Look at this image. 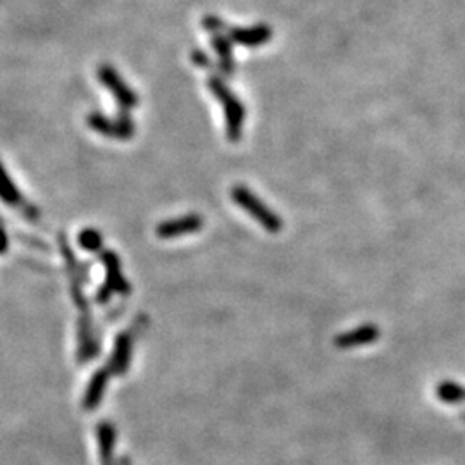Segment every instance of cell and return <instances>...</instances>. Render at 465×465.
Returning <instances> with one entry per match:
<instances>
[{
	"label": "cell",
	"mask_w": 465,
	"mask_h": 465,
	"mask_svg": "<svg viewBox=\"0 0 465 465\" xmlns=\"http://www.w3.org/2000/svg\"><path fill=\"white\" fill-rule=\"evenodd\" d=\"M207 87H209L212 95L219 100V104L223 105L224 119H226V138L232 144H236V141L242 140L245 117H247L243 102L236 97V93L228 87L226 81L219 76H209Z\"/></svg>",
	"instance_id": "6da1fadb"
},
{
	"label": "cell",
	"mask_w": 465,
	"mask_h": 465,
	"mask_svg": "<svg viewBox=\"0 0 465 465\" xmlns=\"http://www.w3.org/2000/svg\"><path fill=\"white\" fill-rule=\"evenodd\" d=\"M231 198L238 207H242L245 212L252 215L264 230L269 232H279L281 228L284 226L283 219L276 214L271 207H267L250 188L245 185H236L231 190Z\"/></svg>",
	"instance_id": "7a4b0ae2"
},
{
	"label": "cell",
	"mask_w": 465,
	"mask_h": 465,
	"mask_svg": "<svg viewBox=\"0 0 465 465\" xmlns=\"http://www.w3.org/2000/svg\"><path fill=\"white\" fill-rule=\"evenodd\" d=\"M99 80H100V83L112 93L114 99H116L117 104L121 105L122 111H132V109L137 107L138 105L137 92H134L132 87L126 85V81L122 80L121 75L116 71V69L109 66V64L100 66L99 68Z\"/></svg>",
	"instance_id": "3957f363"
},
{
	"label": "cell",
	"mask_w": 465,
	"mask_h": 465,
	"mask_svg": "<svg viewBox=\"0 0 465 465\" xmlns=\"http://www.w3.org/2000/svg\"><path fill=\"white\" fill-rule=\"evenodd\" d=\"M88 124L104 137L116 138V140H129L134 134V122L128 111H122L116 119L105 117L102 114H92L88 116Z\"/></svg>",
	"instance_id": "277c9868"
},
{
	"label": "cell",
	"mask_w": 465,
	"mask_h": 465,
	"mask_svg": "<svg viewBox=\"0 0 465 465\" xmlns=\"http://www.w3.org/2000/svg\"><path fill=\"white\" fill-rule=\"evenodd\" d=\"M203 228V218L198 214H188L181 215L178 219H167V221L161 223L157 228H155V232H157L159 238L162 240H173L179 238V236L193 235L198 230Z\"/></svg>",
	"instance_id": "5b68a950"
},
{
	"label": "cell",
	"mask_w": 465,
	"mask_h": 465,
	"mask_svg": "<svg viewBox=\"0 0 465 465\" xmlns=\"http://www.w3.org/2000/svg\"><path fill=\"white\" fill-rule=\"evenodd\" d=\"M224 33L232 43L243 45V47H260V45L267 43L272 36V28L267 24H257L250 28H235L226 26Z\"/></svg>",
	"instance_id": "8992f818"
},
{
	"label": "cell",
	"mask_w": 465,
	"mask_h": 465,
	"mask_svg": "<svg viewBox=\"0 0 465 465\" xmlns=\"http://www.w3.org/2000/svg\"><path fill=\"white\" fill-rule=\"evenodd\" d=\"M381 336V331L378 329V326L374 324H364L358 326L357 329L353 331H346L340 336L334 338V345L338 348H355V346H362V345H370Z\"/></svg>",
	"instance_id": "52a82bcc"
},
{
	"label": "cell",
	"mask_w": 465,
	"mask_h": 465,
	"mask_svg": "<svg viewBox=\"0 0 465 465\" xmlns=\"http://www.w3.org/2000/svg\"><path fill=\"white\" fill-rule=\"evenodd\" d=\"M102 262H104L105 271H107V284H105V288L117 293H128L129 287L121 274L119 257H116V254H112V252H105L102 255Z\"/></svg>",
	"instance_id": "ba28073f"
},
{
	"label": "cell",
	"mask_w": 465,
	"mask_h": 465,
	"mask_svg": "<svg viewBox=\"0 0 465 465\" xmlns=\"http://www.w3.org/2000/svg\"><path fill=\"white\" fill-rule=\"evenodd\" d=\"M212 47L218 52L219 57V68L226 75H232L235 73V57H232V42L228 38L226 33H215L210 38Z\"/></svg>",
	"instance_id": "9c48e42d"
},
{
	"label": "cell",
	"mask_w": 465,
	"mask_h": 465,
	"mask_svg": "<svg viewBox=\"0 0 465 465\" xmlns=\"http://www.w3.org/2000/svg\"><path fill=\"white\" fill-rule=\"evenodd\" d=\"M107 381H109V370L107 369H100L93 374L92 381L87 388V393H85V409L92 410L95 409L97 405L100 403L102 397L105 393V388H107Z\"/></svg>",
	"instance_id": "30bf717a"
},
{
	"label": "cell",
	"mask_w": 465,
	"mask_h": 465,
	"mask_svg": "<svg viewBox=\"0 0 465 465\" xmlns=\"http://www.w3.org/2000/svg\"><path fill=\"white\" fill-rule=\"evenodd\" d=\"M129 353H132V338H129L126 333H122L116 338V345H114V352L111 357L112 373L122 374L126 369H128Z\"/></svg>",
	"instance_id": "8fae6325"
},
{
	"label": "cell",
	"mask_w": 465,
	"mask_h": 465,
	"mask_svg": "<svg viewBox=\"0 0 465 465\" xmlns=\"http://www.w3.org/2000/svg\"><path fill=\"white\" fill-rule=\"evenodd\" d=\"M97 438H99V451L102 465H112V450L116 444V431L109 422H100L97 429Z\"/></svg>",
	"instance_id": "7c38bea8"
},
{
	"label": "cell",
	"mask_w": 465,
	"mask_h": 465,
	"mask_svg": "<svg viewBox=\"0 0 465 465\" xmlns=\"http://www.w3.org/2000/svg\"><path fill=\"white\" fill-rule=\"evenodd\" d=\"M436 395L444 403H459L465 400V390L462 386L455 385L451 381H443L442 385L436 388Z\"/></svg>",
	"instance_id": "4fadbf2b"
},
{
	"label": "cell",
	"mask_w": 465,
	"mask_h": 465,
	"mask_svg": "<svg viewBox=\"0 0 465 465\" xmlns=\"http://www.w3.org/2000/svg\"><path fill=\"white\" fill-rule=\"evenodd\" d=\"M0 198H2L4 202L11 203V205H18V202L21 200L18 190H16L14 183H12L11 178L7 176L2 166H0Z\"/></svg>",
	"instance_id": "5bb4252c"
},
{
	"label": "cell",
	"mask_w": 465,
	"mask_h": 465,
	"mask_svg": "<svg viewBox=\"0 0 465 465\" xmlns=\"http://www.w3.org/2000/svg\"><path fill=\"white\" fill-rule=\"evenodd\" d=\"M102 242H104V238H102V235L97 230H83V232L80 235V245L85 250H100Z\"/></svg>",
	"instance_id": "9a60e30c"
},
{
	"label": "cell",
	"mask_w": 465,
	"mask_h": 465,
	"mask_svg": "<svg viewBox=\"0 0 465 465\" xmlns=\"http://www.w3.org/2000/svg\"><path fill=\"white\" fill-rule=\"evenodd\" d=\"M202 24H203V28H205V30L212 35L224 33V30H226V26H228V24L224 23L223 19L218 18V16H205V18H203Z\"/></svg>",
	"instance_id": "2e32d148"
},
{
	"label": "cell",
	"mask_w": 465,
	"mask_h": 465,
	"mask_svg": "<svg viewBox=\"0 0 465 465\" xmlns=\"http://www.w3.org/2000/svg\"><path fill=\"white\" fill-rule=\"evenodd\" d=\"M191 60H193L198 68H210V59L207 57L205 52H202V50H193V54H191Z\"/></svg>",
	"instance_id": "e0dca14e"
},
{
	"label": "cell",
	"mask_w": 465,
	"mask_h": 465,
	"mask_svg": "<svg viewBox=\"0 0 465 465\" xmlns=\"http://www.w3.org/2000/svg\"><path fill=\"white\" fill-rule=\"evenodd\" d=\"M4 248H6V236H4V232L0 231V252H2Z\"/></svg>",
	"instance_id": "ac0fdd59"
}]
</instances>
